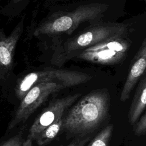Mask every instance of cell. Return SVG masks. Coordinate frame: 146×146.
<instances>
[{
  "label": "cell",
  "mask_w": 146,
  "mask_h": 146,
  "mask_svg": "<svg viewBox=\"0 0 146 146\" xmlns=\"http://www.w3.org/2000/svg\"><path fill=\"white\" fill-rule=\"evenodd\" d=\"M111 96L107 88L92 91L63 116L62 129L69 135L86 138L110 119Z\"/></svg>",
  "instance_id": "cell-1"
},
{
  "label": "cell",
  "mask_w": 146,
  "mask_h": 146,
  "mask_svg": "<svg viewBox=\"0 0 146 146\" xmlns=\"http://www.w3.org/2000/svg\"><path fill=\"white\" fill-rule=\"evenodd\" d=\"M127 29L125 25L117 23L92 27L57 46L52 56V62L55 64H63L90 46L109 39L123 36Z\"/></svg>",
  "instance_id": "cell-2"
},
{
  "label": "cell",
  "mask_w": 146,
  "mask_h": 146,
  "mask_svg": "<svg viewBox=\"0 0 146 146\" xmlns=\"http://www.w3.org/2000/svg\"><path fill=\"white\" fill-rule=\"evenodd\" d=\"M108 7L107 4L98 3L80 5L70 12L51 17L38 26L34 35L70 34L82 23L101 18Z\"/></svg>",
  "instance_id": "cell-3"
},
{
  "label": "cell",
  "mask_w": 146,
  "mask_h": 146,
  "mask_svg": "<svg viewBox=\"0 0 146 146\" xmlns=\"http://www.w3.org/2000/svg\"><path fill=\"white\" fill-rule=\"evenodd\" d=\"M92 78V76L90 74L74 70L47 69L35 71L23 77L16 87L15 94L22 100L33 86L39 83H57L67 88L86 83Z\"/></svg>",
  "instance_id": "cell-4"
},
{
  "label": "cell",
  "mask_w": 146,
  "mask_h": 146,
  "mask_svg": "<svg viewBox=\"0 0 146 146\" xmlns=\"http://www.w3.org/2000/svg\"><path fill=\"white\" fill-rule=\"evenodd\" d=\"M129 46L130 42L123 36L113 38L80 51L74 58L94 63L115 64L123 60Z\"/></svg>",
  "instance_id": "cell-5"
},
{
  "label": "cell",
  "mask_w": 146,
  "mask_h": 146,
  "mask_svg": "<svg viewBox=\"0 0 146 146\" xmlns=\"http://www.w3.org/2000/svg\"><path fill=\"white\" fill-rule=\"evenodd\" d=\"M67 88L65 86L53 82H45L33 86L21 100L13 119L9 125L11 129L25 121L49 96Z\"/></svg>",
  "instance_id": "cell-6"
},
{
  "label": "cell",
  "mask_w": 146,
  "mask_h": 146,
  "mask_svg": "<svg viewBox=\"0 0 146 146\" xmlns=\"http://www.w3.org/2000/svg\"><path fill=\"white\" fill-rule=\"evenodd\" d=\"M79 93L70 95L52 102L40 113L31 126L29 134L22 146H32L38 135L56 120L62 117L68 109L80 96Z\"/></svg>",
  "instance_id": "cell-7"
},
{
  "label": "cell",
  "mask_w": 146,
  "mask_h": 146,
  "mask_svg": "<svg viewBox=\"0 0 146 146\" xmlns=\"http://www.w3.org/2000/svg\"><path fill=\"white\" fill-rule=\"evenodd\" d=\"M23 20L19 22L9 35L0 31V79L9 76L13 65V58L18 41L23 31Z\"/></svg>",
  "instance_id": "cell-8"
},
{
  "label": "cell",
  "mask_w": 146,
  "mask_h": 146,
  "mask_svg": "<svg viewBox=\"0 0 146 146\" xmlns=\"http://www.w3.org/2000/svg\"><path fill=\"white\" fill-rule=\"evenodd\" d=\"M146 70V38L136 54L123 87L120 100L125 102L130 98L131 91Z\"/></svg>",
  "instance_id": "cell-9"
},
{
  "label": "cell",
  "mask_w": 146,
  "mask_h": 146,
  "mask_svg": "<svg viewBox=\"0 0 146 146\" xmlns=\"http://www.w3.org/2000/svg\"><path fill=\"white\" fill-rule=\"evenodd\" d=\"M146 107V74L139 80L128 112V121L134 126Z\"/></svg>",
  "instance_id": "cell-10"
},
{
  "label": "cell",
  "mask_w": 146,
  "mask_h": 146,
  "mask_svg": "<svg viewBox=\"0 0 146 146\" xmlns=\"http://www.w3.org/2000/svg\"><path fill=\"white\" fill-rule=\"evenodd\" d=\"M62 124L63 117L56 120L44 129L35 140L37 145L38 146H43L53 140L62 129Z\"/></svg>",
  "instance_id": "cell-11"
},
{
  "label": "cell",
  "mask_w": 146,
  "mask_h": 146,
  "mask_svg": "<svg viewBox=\"0 0 146 146\" xmlns=\"http://www.w3.org/2000/svg\"><path fill=\"white\" fill-rule=\"evenodd\" d=\"M113 130V125L108 124L95 136L87 146H109Z\"/></svg>",
  "instance_id": "cell-12"
},
{
  "label": "cell",
  "mask_w": 146,
  "mask_h": 146,
  "mask_svg": "<svg viewBox=\"0 0 146 146\" xmlns=\"http://www.w3.org/2000/svg\"><path fill=\"white\" fill-rule=\"evenodd\" d=\"M133 127V132L135 135L140 136L146 135V111Z\"/></svg>",
  "instance_id": "cell-13"
},
{
  "label": "cell",
  "mask_w": 146,
  "mask_h": 146,
  "mask_svg": "<svg viewBox=\"0 0 146 146\" xmlns=\"http://www.w3.org/2000/svg\"><path fill=\"white\" fill-rule=\"evenodd\" d=\"M22 143L21 136L18 135L9 139L1 146H22Z\"/></svg>",
  "instance_id": "cell-14"
},
{
  "label": "cell",
  "mask_w": 146,
  "mask_h": 146,
  "mask_svg": "<svg viewBox=\"0 0 146 146\" xmlns=\"http://www.w3.org/2000/svg\"><path fill=\"white\" fill-rule=\"evenodd\" d=\"M91 139V137H87L81 139H78L67 146H84Z\"/></svg>",
  "instance_id": "cell-15"
},
{
  "label": "cell",
  "mask_w": 146,
  "mask_h": 146,
  "mask_svg": "<svg viewBox=\"0 0 146 146\" xmlns=\"http://www.w3.org/2000/svg\"><path fill=\"white\" fill-rule=\"evenodd\" d=\"M23 1V0H14V2L17 3V2H19L20 1Z\"/></svg>",
  "instance_id": "cell-16"
},
{
  "label": "cell",
  "mask_w": 146,
  "mask_h": 146,
  "mask_svg": "<svg viewBox=\"0 0 146 146\" xmlns=\"http://www.w3.org/2000/svg\"><path fill=\"white\" fill-rule=\"evenodd\" d=\"M145 1H146V0H145Z\"/></svg>",
  "instance_id": "cell-17"
}]
</instances>
